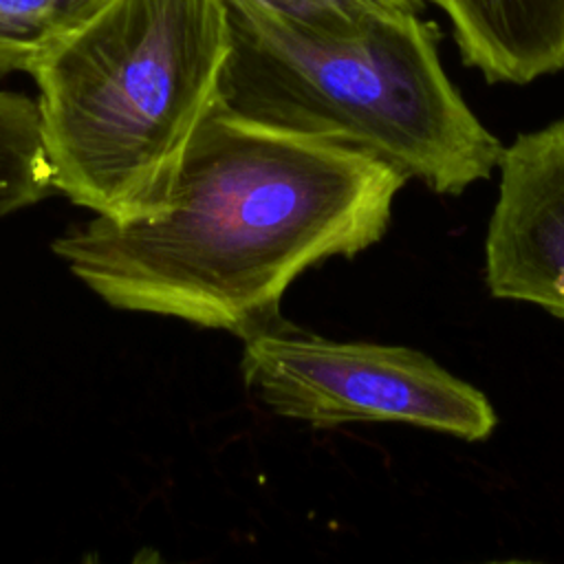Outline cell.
Listing matches in <instances>:
<instances>
[{
	"label": "cell",
	"instance_id": "6da1fadb",
	"mask_svg": "<svg viewBox=\"0 0 564 564\" xmlns=\"http://www.w3.org/2000/svg\"><path fill=\"white\" fill-rule=\"evenodd\" d=\"M405 181L366 152L216 104L159 212L95 216L53 251L115 308L247 339L282 324L280 300L302 271L375 245Z\"/></svg>",
	"mask_w": 564,
	"mask_h": 564
},
{
	"label": "cell",
	"instance_id": "7a4b0ae2",
	"mask_svg": "<svg viewBox=\"0 0 564 564\" xmlns=\"http://www.w3.org/2000/svg\"><path fill=\"white\" fill-rule=\"evenodd\" d=\"M229 51L225 0H99L31 73L53 187L112 220L159 212Z\"/></svg>",
	"mask_w": 564,
	"mask_h": 564
},
{
	"label": "cell",
	"instance_id": "3957f363",
	"mask_svg": "<svg viewBox=\"0 0 564 564\" xmlns=\"http://www.w3.org/2000/svg\"><path fill=\"white\" fill-rule=\"evenodd\" d=\"M218 104L256 123L366 152L436 194L491 176L505 145L465 104L421 15L319 37L231 11Z\"/></svg>",
	"mask_w": 564,
	"mask_h": 564
},
{
	"label": "cell",
	"instance_id": "277c9868",
	"mask_svg": "<svg viewBox=\"0 0 564 564\" xmlns=\"http://www.w3.org/2000/svg\"><path fill=\"white\" fill-rule=\"evenodd\" d=\"M240 368L271 412L315 427L408 423L482 441L498 423L478 388L403 346L333 341L280 324L245 339Z\"/></svg>",
	"mask_w": 564,
	"mask_h": 564
},
{
	"label": "cell",
	"instance_id": "5b68a950",
	"mask_svg": "<svg viewBox=\"0 0 564 564\" xmlns=\"http://www.w3.org/2000/svg\"><path fill=\"white\" fill-rule=\"evenodd\" d=\"M485 238L491 295L564 319V119L520 134L500 156Z\"/></svg>",
	"mask_w": 564,
	"mask_h": 564
},
{
	"label": "cell",
	"instance_id": "8992f818",
	"mask_svg": "<svg viewBox=\"0 0 564 564\" xmlns=\"http://www.w3.org/2000/svg\"><path fill=\"white\" fill-rule=\"evenodd\" d=\"M452 24L467 66L489 84H529L564 70V0H427Z\"/></svg>",
	"mask_w": 564,
	"mask_h": 564
},
{
	"label": "cell",
	"instance_id": "52a82bcc",
	"mask_svg": "<svg viewBox=\"0 0 564 564\" xmlns=\"http://www.w3.org/2000/svg\"><path fill=\"white\" fill-rule=\"evenodd\" d=\"M51 187L37 101L0 90V216L42 200Z\"/></svg>",
	"mask_w": 564,
	"mask_h": 564
},
{
	"label": "cell",
	"instance_id": "ba28073f",
	"mask_svg": "<svg viewBox=\"0 0 564 564\" xmlns=\"http://www.w3.org/2000/svg\"><path fill=\"white\" fill-rule=\"evenodd\" d=\"M231 11L269 22L280 29L319 35L348 37L368 26L401 18L421 15L425 0H225Z\"/></svg>",
	"mask_w": 564,
	"mask_h": 564
},
{
	"label": "cell",
	"instance_id": "9c48e42d",
	"mask_svg": "<svg viewBox=\"0 0 564 564\" xmlns=\"http://www.w3.org/2000/svg\"><path fill=\"white\" fill-rule=\"evenodd\" d=\"M99 0H0V75L33 73Z\"/></svg>",
	"mask_w": 564,
	"mask_h": 564
}]
</instances>
